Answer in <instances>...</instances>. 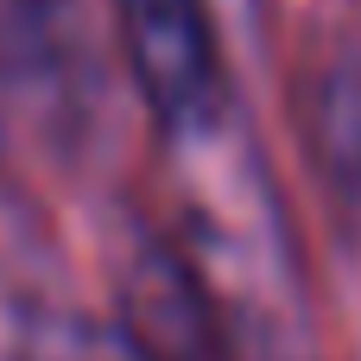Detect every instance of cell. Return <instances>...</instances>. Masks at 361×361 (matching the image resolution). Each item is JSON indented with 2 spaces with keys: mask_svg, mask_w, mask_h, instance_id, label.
<instances>
[{
  "mask_svg": "<svg viewBox=\"0 0 361 361\" xmlns=\"http://www.w3.org/2000/svg\"><path fill=\"white\" fill-rule=\"evenodd\" d=\"M108 19L95 0H0V114L76 159L108 108Z\"/></svg>",
  "mask_w": 361,
  "mask_h": 361,
  "instance_id": "2",
  "label": "cell"
},
{
  "mask_svg": "<svg viewBox=\"0 0 361 361\" xmlns=\"http://www.w3.org/2000/svg\"><path fill=\"white\" fill-rule=\"evenodd\" d=\"M108 44L159 140H178L235 102L209 0H108Z\"/></svg>",
  "mask_w": 361,
  "mask_h": 361,
  "instance_id": "3",
  "label": "cell"
},
{
  "mask_svg": "<svg viewBox=\"0 0 361 361\" xmlns=\"http://www.w3.org/2000/svg\"><path fill=\"white\" fill-rule=\"evenodd\" d=\"M70 292H76V279H70V260L57 247V228L0 146V361Z\"/></svg>",
  "mask_w": 361,
  "mask_h": 361,
  "instance_id": "5",
  "label": "cell"
},
{
  "mask_svg": "<svg viewBox=\"0 0 361 361\" xmlns=\"http://www.w3.org/2000/svg\"><path fill=\"white\" fill-rule=\"evenodd\" d=\"M6 361H133V355H127L121 330L108 324V311L89 305L82 292H70L63 305H51V311L19 336V349Z\"/></svg>",
  "mask_w": 361,
  "mask_h": 361,
  "instance_id": "6",
  "label": "cell"
},
{
  "mask_svg": "<svg viewBox=\"0 0 361 361\" xmlns=\"http://www.w3.org/2000/svg\"><path fill=\"white\" fill-rule=\"evenodd\" d=\"M165 152H171L165 235L209 292L235 343V361H311L317 336H311L305 247L241 102L165 140Z\"/></svg>",
  "mask_w": 361,
  "mask_h": 361,
  "instance_id": "1",
  "label": "cell"
},
{
  "mask_svg": "<svg viewBox=\"0 0 361 361\" xmlns=\"http://www.w3.org/2000/svg\"><path fill=\"white\" fill-rule=\"evenodd\" d=\"M349 6H355V13H361V0H349Z\"/></svg>",
  "mask_w": 361,
  "mask_h": 361,
  "instance_id": "7",
  "label": "cell"
},
{
  "mask_svg": "<svg viewBox=\"0 0 361 361\" xmlns=\"http://www.w3.org/2000/svg\"><path fill=\"white\" fill-rule=\"evenodd\" d=\"M292 133L330 228L361 241V38H324L298 57Z\"/></svg>",
  "mask_w": 361,
  "mask_h": 361,
  "instance_id": "4",
  "label": "cell"
}]
</instances>
